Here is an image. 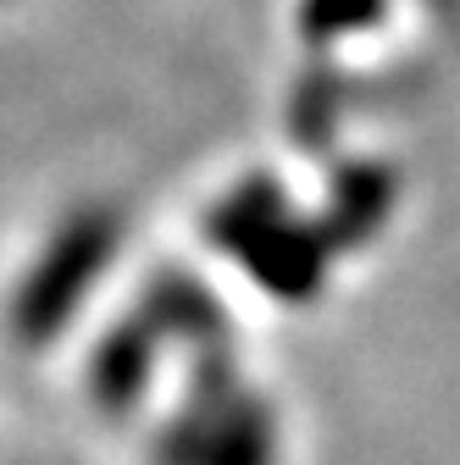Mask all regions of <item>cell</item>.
Instances as JSON below:
<instances>
[{
    "instance_id": "cell-1",
    "label": "cell",
    "mask_w": 460,
    "mask_h": 465,
    "mask_svg": "<svg viewBox=\"0 0 460 465\" xmlns=\"http://www.w3.org/2000/svg\"><path fill=\"white\" fill-rule=\"evenodd\" d=\"M111 250H117V216L111 211L84 205L78 216L62 222V232L45 244L39 266L23 277L17 305H12V327L28 349H39L45 338H55L73 322V311L89 294V282L111 266Z\"/></svg>"
},
{
    "instance_id": "cell-2",
    "label": "cell",
    "mask_w": 460,
    "mask_h": 465,
    "mask_svg": "<svg viewBox=\"0 0 460 465\" xmlns=\"http://www.w3.org/2000/svg\"><path fill=\"white\" fill-rule=\"evenodd\" d=\"M211 239L222 250H234L250 266V277L261 288H272V294L305 300L322 282V244L311 232L283 227L277 189H266V183H245L234 200H222L211 216Z\"/></svg>"
},
{
    "instance_id": "cell-3",
    "label": "cell",
    "mask_w": 460,
    "mask_h": 465,
    "mask_svg": "<svg viewBox=\"0 0 460 465\" xmlns=\"http://www.w3.org/2000/svg\"><path fill=\"white\" fill-rule=\"evenodd\" d=\"M150 355H155V332L134 316L123 322L100 343V355L89 361V382H95V399L105 411H128V404L145 393V377H150Z\"/></svg>"
},
{
    "instance_id": "cell-4",
    "label": "cell",
    "mask_w": 460,
    "mask_h": 465,
    "mask_svg": "<svg viewBox=\"0 0 460 465\" xmlns=\"http://www.w3.org/2000/svg\"><path fill=\"white\" fill-rule=\"evenodd\" d=\"M145 322L155 327V322H166L172 332H216L222 327V316H216V305H211V294L195 282V277H161L155 288H150V300H145Z\"/></svg>"
},
{
    "instance_id": "cell-5",
    "label": "cell",
    "mask_w": 460,
    "mask_h": 465,
    "mask_svg": "<svg viewBox=\"0 0 460 465\" xmlns=\"http://www.w3.org/2000/svg\"><path fill=\"white\" fill-rule=\"evenodd\" d=\"M383 211H388V178L372 172V166L350 172V178L338 183V194H333V227H344V239H366V232L383 222Z\"/></svg>"
},
{
    "instance_id": "cell-6",
    "label": "cell",
    "mask_w": 460,
    "mask_h": 465,
    "mask_svg": "<svg viewBox=\"0 0 460 465\" xmlns=\"http://www.w3.org/2000/svg\"><path fill=\"white\" fill-rule=\"evenodd\" d=\"M388 6L383 0H305L300 23L311 39H333V34H350V28H372Z\"/></svg>"
}]
</instances>
